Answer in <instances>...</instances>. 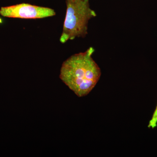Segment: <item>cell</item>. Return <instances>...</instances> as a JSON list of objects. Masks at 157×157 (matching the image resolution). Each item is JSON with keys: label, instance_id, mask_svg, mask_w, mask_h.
<instances>
[{"label": "cell", "instance_id": "4", "mask_svg": "<svg viewBox=\"0 0 157 157\" xmlns=\"http://www.w3.org/2000/svg\"><path fill=\"white\" fill-rule=\"evenodd\" d=\"M157 126V106L155 109L151 119L149 123L148 127L154 129Z\"/></svg>", "mask_w": 157, "mask_h": 157}, {"label": "cell", "instance_id": "2", "mask_svg": "<svg viewBox=\"0 0 157 157\" xmlns=\"http://www.w3.org/2000/svg\"><path fill=\"white\" fill-rule=\"evenodd\" d=\"M66 17L59 39L63 44L76 38H84L89 21L97 15L90 7V0H66Z\"/></svg>", "mask_w": 157, "mask_h": 157}, {"label": "cell", "instance_id": "1", "mask_svg": "<svg viewBox=\"0 0 157 157\" xmlns=\"http://www.w3.org/2000/svg\"><path fill=\"white\" fill-rule=\"evenodd\" d=\"M94 52V48L90 47L84 52L75 54L61 67V80L79 98L90 94L101 78V69L92 57Z\"/></svg>", "mask_w": 157, "mask_h": 157}, {"label": "cell", "instance_id": "3", "mask_svg": "<svg viewBox=\"0 0 157 157\" xmlns=\"http://www.w3.org/2000/svg\"><path fill=\"white\" fill-rule=\"evenodd\" d=\"M0 14L3 17L21 19H41L56 14L54 9L27 3L2 7Z\"/></svg>", "mask_w": 157, "mask_h": 157}]
</instances>
